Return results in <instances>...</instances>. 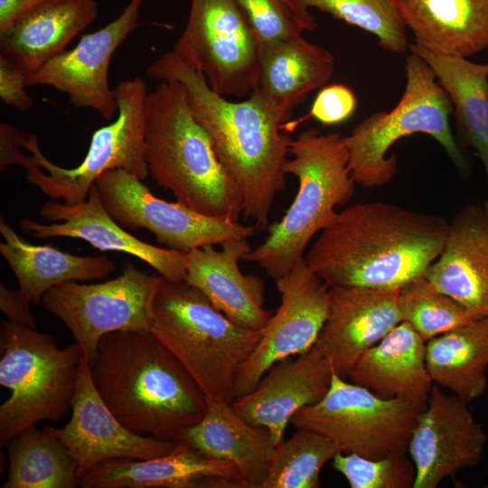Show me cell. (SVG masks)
I'll return each mask as SVG.
<instances>
[{
    "label": "cell",
    "instance_id": "6da1fadb",
    "mask_svg": "<svg viewBox=\"0 0 488 488\" xmlns=\"http://www.w3.org/2000/svg\"><path fill=\"white\" fill-rule=\"evenodd\" d=\"M448 227L436 214L386 202L355 203L336 213L305 259L329 288L400 290L425 277Z\"/></svg>",
    "mask_w": 488,
    "mask_h": 488
},
{
    "label": "cell",
    "instance_id": "7a4b0ae2",
    "mask_svg": "<svg viewBox=\"0 0 488 488\" xmlns=\"http://www.w3.org/2000/svg\"><path fill=\"white\" fill-rule=\"evenodd\" d=\"M146 74L183 86L193 116L210 135L219 159L241 192L242 215L266 228L274 202L286 186L292 140L284 131L287 122L254 90L239 101L217 93L200 71L173 51L151 62Z\"/></svg>",
    "mask_w": 488,
    "mask_h": 488
},
{
    "label": "cell",
    "instance_id": "3957f363",
    "mask_svg": "<svg viewBox=\"0 0 488 488\" xmlns=\"http://www.w3.org/2000/svg\"><path fill=\"white\" fill-rule=\"evenodd\" d=\"M90 371L101 399L129 430L178 443L207 409V398L151 331L104 335Z\"/></svg>",
    "mask_w": 488,
    "mask_h": 488
},
{
    "label": "cell",
    "instance_id": "277c9868",
    "mask_svg": "<svg viewBox=\"0 0 488 488\" xmlns=\"http://www.w3.org/2000/svg\"><path fill=\"white\" fill-rule=\"evenodd\" d=\"M145 159L156 183L208 216L238 221L241 192L193 116L183 86L160 81L145 101Z\"/></svg>",
    "mask_w": 488,
    "mask_h": 488
},
{
    "label": "cell",
    "instance_id": "5b68a950",
    "mask_svg": "<svg viewBox=\"0 0 488 488\" xmlns=\"http://www.w3.org/2000/svg\"><path fill=\"white\" fill-rule=\"evenodd\" d=\"M285 172L298 182L296 197L283 218L267 229L265 240L246 261L255 263L275 282L304 257L308 243L354 195L349 153L339 133L309 128L292 139Z\"/></svg>",
    "mask_w": 488,
    "mask_h": 488
},
{
    "label": "cell",
    "instance_id": "8992f818",
    "mask_svg": "<svg viewBox=\"0 0 488 488\" xmlns=\"http://www.w3.org/2000/svg\"><path fill=\"white\" fill-rule=\"evenodd\" d=\"M151 332L178 359L207 399L232 404L236 375L262 331L237 325L186 280L162 277Z\"/></svg>",
    "mask_w": 488,
    "mask_h": 488
},
{
    "label": "cell",
    "instance_id": "52a82bcc",
    "mask_svg": "<svg viewBox=\"0 0 488 488\" xmlns=\"http://www.w3.org/2000/svg\"><path fill=\"white\" fill-rule=\"evenodd\" d=\"M406 86L396 106L389 111L371 114L343 136L349 153V169L356 184L363 188L381 187L398 173V157L388 152L402 137L425 134L445 149L464 174L467 164L453 136L449 97L431 67L410 52L405 64Z\"/></svg>",
    "mask_w": 488,
    "mask_h": 488
},
{
    "label": "cell",
    "instance_id": "ba28073f",
    "mask_svg": "<svg viewBox=\"0 0 488 488\" xmlns=\"http://www.w3.org/2000/svg\"><path fill=\"white\" fill-rule=\"evenodd\" d=\"M0 445L35 423L58 421L71 408L80 361L78 343L60 348L52 335L5 321L0 325Z\"/></svg>",
    "mask_w": 488,
    "mask_h": 488
},
{
    "label": "cell",
    "instance_id": "9c48e42d",
    "mask_svg": "<svg viewBox=\"0 0 488 488\" xmlns=\"http://www.w3.org/2000/svg\"><path fill=\"white\" fill-rule=\"evenodd\" d=\"M114 93L117 118L92 134L83 161L74 168L51 162L42 154L37 136L29 135L24 147L36 166L27 170L28 183L53 200L76 204L86 201L98 178L108 170H125L143 181L148 176L145 159L146 84L136 76L118 82Z\"/></svg>",
    "mask_w": 488,
    "mask_h": 488
},
{
    "label": "cell",
    "instance_id": "30bf717a",
    "mask_svg": "<svg viewBox=\"0 0 488 488\" xmlns=\"http://www.w3.org/2000/svg\"><path fill=\"white\" fill-rule=\"evenodd\" d=\"M421 411L406 400L383 399L347 382L333 371L325 395L296 412L290 423L324 436L341 453L379 459L408 452Z\"/></svg>",
    "mask_w": 488,
    "mask_h": 488
},
{
    "label": "cell",
    "instance_id": "8fae6325",
    "mask_svg": "<svg viewBox=\"0 0 488 488\" xmlns=\"http://www.w3.org/2000/svg\"><path fill=\"white\" fill-rule=\"evenodd\" d=\"M261 43L236 0H191L188 19L172 50L224 97L256 88Z\"/></svg>",
    "mask_w": 488,
    "mask_h": 488
},
{
    "label": "cell",
    "instance_id": "7c38bea8",
    "mask_svg": "<svg viewBox=\"0 0 488 488\" xmlns=\"http://www.w3.org/2000/svg\"><path fill=\"white\" fill-rule=\"evenodd\" d=\"M162 276H153L127 262L116 278L96 284L69 281L42 296L43 307L70 331L89 363L100 339L117 331H151L153 304Z\"/></svg>",
    "mask_w": 488,
    "mask_h": 488
},
{
    "label": "cell",
    "instance_id": "4fadbf2b",
    "mask_svg": "<svg viewBox=\"0 0 488 488\" xmlns=\"http://www.w3.org/2000/svg\"><path fill=\"white\" fill-rule=\"evenodd\" d=\"M95 185L106 210L123 228L145 229L156 240L181 252L206 245L249 239L254 227L225 218L202 214L180 202L156 197L136 175L108 170Z\"/></svg>",
    "mask_w": 488,
    "mask_h": 488
},
{
    "label": "cell",
    "instance_id": "5bb4252c",
    "mask_svg": "<svg viewBox=\"0 0 488 488\" xmlns=\"http://www.w3.org/2000/svg\"><path fill=\"white\" fill-rule=\"evenodd\" d=\"M276 285L281 304L237 372L236 398L252 391L277 362L309 350L327 319L330 288L309 267L305 256Z\"/></svg>",
    "mask_w": 488,
    "mask_h": 488
},
{
    "label": "cell",
    "instance_id": "9a60e30c",
    "mask_svg": "<svg viewBox=\"0 0 488 488\" xmlns=\"http://www.w3.org/2000/svg\"><path fill=\"white\" fill-rule=\"evenodd\" d=\"M145 0H129L121 14L99 30L83 34L77 45L49 60L27 76V84L49 86L67 95L78 108H91L104 119L117 113L108 81L111 59L138 25Z\"/></svg>",
    "mask_w": 488,
    "mask_h": 488
},
{
    "label": "cell",
    "instance_id": "2e32d148",
    "mask_svg": "<svg viewBox=\"0 0 488 488\" xmlns=\"http://www.w3.org/2000/svg\"><path fill=\"white\" fill-rule=\"evenodd\" d=\"M71 408L70 419L62 428L46 425L43 429L69 450L80 479L103 462L159 457L172 452L177 445L126 427L101 399L92 379L89 361L84 355Z\"/></svg>",
    "mask_w": 488,
    "mask_h": 488
},
{
    "label": "cell",
    "instance_id": "e0dca14e",
    "mask_svg": "<svg viewBox=\"0 0 488 488\" xmlns=\"http://www.w3.org/2000/svg\"><path fill=\"white\" fill-rule=\"evenodd\" d=\"M468 404L434 384L408 446L416 469L413 488H436L481 462L487 436Z\"/></svg>",
    "mask_w": 488,
    "mask_h": 488
},
{
    "label": "cell",
    "instance_id": "ac0fdd59",
    "mask_svg": "<svg viewBox=\"0 0 488 488\" xmlns=\"http://www.w3.org/2000/svg\"><path fill=\"white\" fill-rule=\"evenodd\" d=\"M39 213L53 223L43 224L29 219L19 221L23 231L37 239H81L102 251L135 256L165 278L183 280L185 277V252L152 245L124 230L104 207L95 184L86 201L76 204L48 201L40 208Z\"/></svg>",
    "mask_w": 488,
    "mask_h": 488
},
{
    "label": "cell",
    "instance_id": "d6986e66",
    "mask_svg": "<svg viewBox=\"0 0 488 488\" xmlns=\"http://www.w3.org/2000/svg\"><path fill=\"white\" fill-rule=\"evenodd\" d=\"M327 319L316 341L333 371L345 379L358 359L403 321L399 290L330 288Z\"/></svg>",
    "mask_w": 488,
    "mask_h": 488
},
{
    "label": "cell",
    "instance_id": "ffe728a7",
    "mask_svg": "<svg viewBox=\"0 0 488 488\" xmlns=\"http://www.w3.org/2000/svg\"><path fill=\"white\" fill-rule=\"evenodd\" d=\"M333 372L328 358L314 343L296 358L270 367L256 388L236 398L231 406L249 423L267 427L277 446L295 413L325 395Z\"/></svg>",
    "mask_w": 488,
    "mask_h": 488
},
{
    "label": "cell",
    "instance_id": "44dd1931",
    "mask_svg": "<svg viewBox=\"0 0 488 488\" xmlns=\"http://www.w3.org/2000/svg\"><path fill=\"white\" fill-rule=\"evenodd\" d=\"M251 249L248 239H235L222 243L220 249L206 245L185 252L184 280L237 325L262 331L274 312L264 307L265 281L239 268Z\"/></svg>",
    "mask_w": 488,
    "mask_h": 488
},
{
    "label": "cell",
    "instance_id": "7402d4cb",
    "mask_svg": "<svg viewBox=\"0 0 488 488\" xmlns=\"http://www.w3.org/2000/svg\"><path fill=\"white\" fill-rule=\"evenodd\" d=\"M83 488H247L236 466L211 458L184 441L159 457L112 459L80 479Z\"/></svg>",
    "mask_w": 488,
    "mask_h": 488
},
{
    "label": "cell",
    "instance_id": "603a6c76",
    "mask_svg": "<svg viewBox=\"0 0 488 488\" xmlns=\"http://www.w3.org/2000/svg\"><path fill=\"white\" fill-rule=\"evenodd\" d=\"M425 278L474 319L488 317V202L467 204L456 212Z\"/></svg>",
    "mask_w": 488,
    "mask_h": 488
},
{
    "label": "cell",
    "instance_id": "cb8c5ba5",
    "mask_svg": "<svg viewBox=\"0 0 488 488\" xmlns=\"http://www.w3.org/2000/svg\"><path fill=\"white\" fill-rule=\"evenodd\" d=\"M348 377L383 399L406 400L421 410L434 386L426 364V342L406 321L365 352Z\"/></svg>",
    "mask_w": 488,
    "mask_h": 488
},
{
    "label": "cell",
    "instance_id": "d4e9b609",
    "mask_svg": "<svg viewBox=\"0 0 488 488\" xmlns=\"http://www.w3.org/2000/svg\"><path fill=\"white\" fill-rule=\"evenodd\" d=\"M181 441L233 464L247 488L262 487L276 446L267 427L249 423L231 404L210 399L203 418L184 431Z\"/></svg>",
    "mask_w": 488,
    "mask_h": 488
},
{
    "label": "cell",
    "instance_id": "484cf974",
    "mask_svg": "<svg viewBox=\"0 0 488 488\" xmlns=\"http://www.w3.org/2000/svg\"><path fill=\"white\" fill-rule=\"evenodd\" d=\"M334 58L303 36L261 43L260 72L253 89L286 122L307 95L328 83Z\"/></svg>",
    "mask_w": 488,
    "mask_h": 488
},
{
    "label": "cell",
    "instance_id": "4316f807",
    "mask_svg": "<svg viewBox=\"0 0 488 488\" xmlns=\"http://www.w3.org/2000/svg\"><path fill=\"white\" fill-rule=\"evenodd\" d=\"M99 14L96 0H59L19 17L0 33V54L27 75L65 51Z\"/></svg>",
    "mask_w": 488,
    "mask_h": 488
},
{
    "label": "cell",
    "instance_id": "83f0119b",
    "mask_svg": "<svg viewBox=\"0 0 488 488\" xmlns=\"http://www.w3.org/2000/svg\"><path fill=\"white\" fill-rule=\"evenodd\" d=\"M416 44L468 58L488 48V0H399Z\"/></svg>",
    "mask_w": 488,
    "mask_h": 488
},
{
    "label": "cell",
    "instance_id": "f1b7e54d",
    "mask_svg": "<svg viewBox=\"0 0 488 488\" xmlns=\"http://www.w3.org/2000/svg\"><path fill=\"white\" fill-rule=\"evenodd\" d=\"M0 253L13 270L19 289L36 305L54 286L69 281H86L108 277L115 263L104 255L81 257L51 245H34L21 239L3 219Z\"/></svg>",
    "mask_w": 488,
    "mask_h": 488
},
{
    "label": "cell",
    "instance_id": "f546056e",
    "mask_svg": "<svg viewBox=\"0 0 488 488\" xmlns=\"http://www.w3.org/2000/svg\"><path fill=\"white\" fill-rule=\"evenodd\" d=\"M410 52L433 70L452 104L460 149L473 147L488 180V63L433 52L416 43Z\"/></svg>",
    "mask_w": 488,
    "mask_h": 488
},
{
    "label": "cell",
    "instance_id": "4dcf8cb0",
    "mask_svg": "<svg viewBox=\"0 0 488 488\" xmlns=\"http://www.w3.org/2000/svg\"><path fill=\"white\" fill-rule=\"evenodd\" d=\"M426 364L434 384L467 403L482 396L488 385V317L427 341Z\"/></svg>",
    "mask_w": 488,
    "mask_h": 488
},
{
    "label": "cell",
    "instance_id": "1f68e13d",
    "mask_svg": "<svg viewBox=\"0 0 488 488\" xmlns=\"http://www.w3.org/2000/svg\"><path fill=\"white\" fill-rule=\"evenodd\" d=\"M9 469L3 488H74L80 486L77 465L52 434L30 426L8 444Z\"/></svg>",
    "mask_w": 488,
    "mask_h": 488
},
{
    "label": "cell",
    "instance_id": "d6a6232c",
    "mask_svg": "<svg viewBox=\"0 0 488 488\" xmlns=\"http://www.w3.org/2000/svg\"><path fill=\"white\" fill-rule=\"evenodd\" d=\"M339 452L327 437L297 428L275 446L268 474L261 488H319L322 468Z\"/></svg>",
    "mask_w": 488,
    "mask_h": 488
},
{
    "label": "cell",
    "instance_id": "836d02e7",
    "mask_svg": "<svg viewBox=\"0 0 488 488\" xmlns=\"http://www.w3.org/2000/svg\"><path fill=\"white\" fill-rule=\"evenodd\" d=\"M294 1L306 9L315 8L373 34L385 51L400 53L409 46L399 0Z\"/></svg>",
    "mask_w": 488,
    "mask_h": 488
},
{
    "label": "cell",
    "instance_id": "e575fe53",
    "mask_svg": "<svg viewBox=\"0 0 488 488\" xmlns=\"http://www.w3.org/2000/svg\"><path fill=\"white\" fill-rule=\"evenodd\" d=\"M399 305L403 321L426 343L474 319L463 305L437 290L425 277L399 290Z\"/></svg>",
    "mask_w": 488,
    "mask_h": 488
},
{
    "label": "cell",
    "instance_id": "d590c367",
    "mask_svg": "<svg viewBox=\"0 0 488 488\" xmlns=\"http://www.w3.org/2000/svg\"><path fill=\"white\" fill-rule=\"evenodd\" d=\"M260 43L294 39L317 27L314 16L294 0H236Z\"/></svg>",
    "mask_w": 488,
    "mask_h": 488
},
{
    "label": "cell",
    "instance_id": "8d00e7d4",
    "mask_svg": "<svg viewBox=\"0 0 488 488\" xmlns=\"http://www.w3.org/2000/svg\"><path fill=\"white\" fill-rule=\"evenodd\" d=\"M332 461L352 488H413L416 469L406 453L370 459L338 452Z\"/></svg>",
    "mask_w": 488,
    "mask_h": 488
},
{
    "label": "cell",
    "instance_id": "74e56055",
    "mask_svg": "<svg viewBox=\"0 0 488 488\" xmlns=\"http://www.w3.org/2000/svg\"><path fill=\"white\" fill-rule=\"evenodd\" d=\"M356 108L353 90L344 84L333 83L321 89L305 117H313L326 126L338 125L349 120Z\"/></svg>",
    "mask_w": 488,
    "mask_h": 488
},
{
    "label": "cell",
    "instance_id": "f35d334b",
    "mask_svg": "<svg viewBox=\"0 0 488 488\" xmlns=\"http://www.w3.org/2000/svg\"><path fill=\"white\" fill-rule=\"evenodd\" d=\"M27 74L7 57L0 54V98L8 107L27 111L33 99L26 90Z\"/></svg>",
    "mask_w": 488,
    "mask_h": 488
},
{
    "label": "cell",
    "instance_id": "ab89813d",
    "mask_svg": "<svg viewBox=\"0 0 488 488\" xmlns=\"http://www.w3.org/2000/svg\"><path fill=\"white\" fill-rule=\"evenodd\" d=\"M30 134L6 122L0 123V171L10 165H20L26 170L36 166L33 155H26L24 143Z\"/></svg>",
    "mask_w": 488,
    "mask_h": 488
},
{
    "label": "cell",
    "instance_id": "60d3db41",
    "mask_svg": "<svg viewBox=\"0 0 488 488\" xmlns=\"http://www.w3.org/2000/svg\"><path fill=\"white\" fill-rule=\"evenodd\" d=\"M31 302L20 290H10L3 283L0 284V309L8 321L35 329V320L30 310Z\"/></svg>",
    "mask_w": 488,
    "mask_h": 488
},
{
    "label": "cell",
    "instance_id": "b9f144b4",
    "mask_svg": "<svg viewBox=\"0 0 488 488\" xmlns=\"http://www.w3.org/2000/svg\"><path fill=\"white\" fill-rule=\"evenodd\" d=\"M56 1L59 0H0V33L24 14Z\"/></svg>",
    "mask_w": 488,
    "mask_h": 488
},
{
    "label": "cell",
    "instance_id": "7bdbcfd3",
    "mask_svg": "<svg viewBox=\"0 0 488 488\" xmlns=\"http://www.w3.org/2000/svg\"><path fill=\"white\" fill-rule=\"evenodd\" d=\"M484 488H488V483H486L485 485H483Z\"/></svg>",
    "mask_w": 488,
    "mask_h": 488
}]
</instances>
